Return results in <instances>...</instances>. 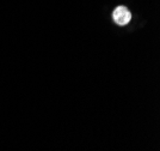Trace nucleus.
I'll return each instance as SVG.
<instances>
[{"label": "nucleus", "mask_w": 160, "mask_h": 151, "mask_svg": "<svg viewBox=\"0 0 160 151\" xmlns=\"http://www.w3.org/2000/svg\"><path fill=\"white\" fill-rule=\"evenodd\" d=\"M112 18L116 24L118 25H126L132 19V13L124 6H118L115 8L112 13Z\"/></svg>", "instance_id": "1"}]
</instances>
